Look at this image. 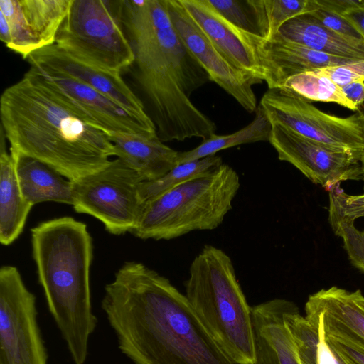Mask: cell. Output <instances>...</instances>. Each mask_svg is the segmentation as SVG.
<instances>
[{
  "label": "cell",
  "instance_id": "6da1fadb",
  "mask_svg": "<svg viewBox=\"0 0 364 364\" xmlns=\"http://www.w3.org/2000/svg\"><path fill=\"white\" fill-rule=\"evenodd\" d=\"M102 308L119 349L135 364H237L186 295L141 262L119 267L105 287Z\"/></svg>",
  "mask_w": 364,
  "mask_h": 364
},
{
  "label": "cell",
  "instance_id": "7a4b0ae2",
  "mask_svg": "<svg viewBox=\"0 0 364 364\" xmlns=\"http://www.w3.org/2000/svg\"><path fill=\"white\" fill-rule=\"evenodd\" d=\"M114 6L132 47L138 81L159 139L205 140L213 135L215 124L190 98L209 76L181 41L165 0H119Z\"/></svg>",
  "mask_w": 364,
  "mask_h": 364
},
{
  "label": "cell",
  "instance_id": "3957f363",
  "mask_svg": "<svg viewBox=\"0 0 364 364\" xmlns=\"http://www.w3.org/2000/svg\"><path fill=\"white\" fill-rule=\"evenodd\" d=\"M0 114L10 153L36 159L72 182L115 156L108 136L64 105L29 70L1 94Z\"/></svg>",
  "mask_w": 364,
  "mask_h": 364
},
{
  "label": "cell",
  "instance_id": "277c9868",
  "mask_svg": "<svg viewBox=\"0 0 364 364\" xmlns=\"http://www.w3.org/2000/svg\"><path fill=\"white\" fill-rule=\"evenodd\" d=\"M33 259L47 305L75 364H83L97 326L90 272L93 242L85 223L64 216L31 230Z\"/></svg>",
  "mask_w": 364,
  "mask_h": 364
},
{
  "label": "cell",
  "instance_id": "5b68a950",
  "mask_svg": "<svg viewBox=\"0 0 364 364\" xmlns=\"http://www.w3.org/2000/svg\"><path fill=\"white\" fill-rule=\"evenodd\" d=\"M184 286L195 313L228 355L237 364H252L251 306L230 257L221 249L205 245L193 259Z\"/></svg>",
  "mask_w": 364,
  "mask_h": 364
},
{
  "label": "cell",
  "instance_id": "8992f818",
  "mask_svg": "<svg viewBox=\"0 0 364 364\" xmlns=\"http://www.w3.org/2000/svg\"><path fill=\"white\" fill-rule=\"evenodd\" d=\"M240 187L239 175L223 164L144 203L132 233L141 240H170L220 225Z\"/></svg>",
  "mask_w": 364,
  "mask_h": 364
},
{
  "label": "cell",
  "instance_id": "52a82bcc",
  "mask_svg": "<svg viewBox=\"0 0 364 364\" xmlns=\"http://www.w3.org/2000/svg\"><path fill=\"white\" fill-rule=\"evenodd\" d=\"M55 44L74 57L121 73L134 53L119 22L114 1L73 0Z\"/></svg>",
  "mask_w": 364,
  "mask_h": 364
},
{
  "label": "cell",
  "instance_id": "ba28073f",
  "mask_svg": "<svg viewBox=\"0 0 364 364\" xmlns=\"http://www.w3.org/2000/svg\"><path fill=\"white\" fill-rule=\"evenodd\" d=\"M141 178L121 159L111 160L100 171L73 186V209L100 220L114 235L132 232L142 203L139 195Z\"/></svg>",
  "mask_w": 364,
  "mask_h": 364
},
{
  "label": "cell",
  "instance_id": "9c48e42d",
  "mask_svg": "<svg viewBox=\"0 0 364 364\" xmlns=\"http://www.w3.org/2000/svg\"><path fill=\"white\" fill-rule=\"evenodd\" d=\"M259 106L272 124H282L360 162L364 154V124L359 112L347 117L325 113L285 89H269Z\"/></svg>",
  "mask_w": 364,
  "mask_h": 364
},
{
  "label": "cell",
  "instance_id": "30bf717a",
  "mask_svg": "<svg viewBox=\"0 0 364 364\" xmlns=\"http://www.w3.org/2000/svg\"><path fill=\"white\" fill-rule=\"evenodd\" d=\"M37 322L36 296L18 269L0 268V364H47Z\"/></svg>",
  "mask_w": 364,
  "mask_h": 364
},
{
  "label": "cell",
  "instance_id": "8fae6325",
  "mask_svg": "<svg viewBox=\"0 0 364 364\" xmlns=\"http://www.w3.org/2000/svg\"><path fill=\"white\" fill-rule=\"evenodd\" d=\"M38 80L84 122L107 136L127 133L158 136L152 119L136 117L93 88L70 77L31 67Z\"/></svg>",
  "mask_w": 364,
  "mask_h": 364
},
{
  "label": "cell",
  "instance_id": "7c38bea8",
  "mask_svg": "<svg viewBox=\"0 0 364 364\" xmlns=\"http://www.w3.org/2000/svg\"><path fill=\"white\" fill-rule=\"evenodd\" d=\"M269 143L278 159L292 164L312 183L330 191L346 181L362 178L360 163L353 156L303 136L279 124H272Z\"/></svg>",
  "mask_w": 364,
  "mask_h": 364
},
{
  "label": "cell",
  "instance_id": "4fadbf2b",
  "mask_svg": "<svg viewBox=\"0 0 364 364\" xmlns=\"http://www.w3.org/2000/svg\"><path fill=\"white\" fill-rule=\"evenodd\" d=\"M172 24L181 41L209 76L246 111L257 108L252 86L262 82L234 66L213 45L178 0H165Z\"/></svg>",
  "mask_w": 364,
  "mask_h": 364
},
{
  "label": "cell",
  "instance_id": "5bb4252c",
  "mask_svg": "<svg viewBox=\"0 0 364 364\" xmlns=\"http://www.w3.org/2000/svg\"><path fill=\"white\" fill-rule=\"evenodd\" d=\"M73 0H0L9 30L7 48L23 59L53 45Z\"/></svg>",
  "mask_w": 364,
  "mask_h": 364
},
{
  "label": "cell",
  "instance_id": "9a60e30c",
  "mask_svg": "<svg viewBox=\"0 0 364 364\" xmlns=\"http://www.w3.org/2000/svg\"><path fill=\"white\" fill-rule=\"evenodd\" d=\"M26 60L31 67L70 77L105 95L132 114L144 119H152L146 112L141 100L127 85L120 73L84 62L55 43L33 52Z\"/></svg>",
  "mask_w": 364,
  "mask_h": 364
},
{
  "label": "cell",
  "instance_id": "2e32d148",
  "mask_svg": "<svg viewBox=\"0 0 364 364\" xmlns=\"http://www.w3.org/2000/svg\"><path fill=\"white\" fill-rule=\"evenodd\" d=\"M216 48L237 68L263 81L259 48L264 38L225 19L207 0H178Z\"/></svg>",
  "mask_w": 364,
  "mask_h": 364
},
{
  "label": "cell",
  "instance_id": "e0dca14e",
  "mask_svg": "<svg viewBox=\"0 0 364 364\" xmlns=\"http://www.w3.org/2000/svg\"><path fill=\"white\" fill-rule=\"evenodd\" d=\"M259 58L263 81L269 89L280 88L287 78L299 73L359 61L329 55L277 37L264 39Z\"/></svg>",
  "mask_w": 364,
  "mask_h": 364
},
{
  "label": "cell",
  "instance_id": "ac0fdd59",
  "mask_svg": "<svg viewBox=\"0 0 364 364\" xmlns=\"http://www.w3.org/2000/svg\"><path fill=\"white\" fill-rule=\"evenodd\" d=\"M291 303L274 299L251 306L255 353L252 364H301L284 317Z\"/></svg>",
  "mask_w": 364,
  "mask_h": 364
},
{
  "label": "cell",
  "instance_id": "d6986e66",
  "mask_svg": "<svg viewBox=\"0 0 364 364\" xmlns=\"http://www.w3.org/2000/svg\"><path fill=\"white\" fill-rule=\"evenodd\" d=\"M306 318L321 316L326 333H341L364 343V295L333 286L311 294L305 304Z\"/></svg>",
  "mask_w": 364,
  "mask_h": 364
},
{
  "label": "cell",
  "instance_id": "ffe728a7",
  "mask_svg": "<svg viewBox=\"0 0 364 364\" xmlns=\"http://www.w3.org/2000/svg\"><path fill=\"white\" fill-rule=\"evenodd\" d=\"M108 137L114 144L115 156L136 172L143 181L157 180L178 166L179 151L158 136L114 133Z\"/></svg>",
  "mask_w": 364,
  "mask_h": 364
},
{
  "label": "cell",
  "instance_id": "44dd1931",
  "mask_svg": "<svg viewBox=\"0 0 364 364\" xmlns=\"http://www.w3.org/2000/svg\"><path fill=\"white\" fill-rule=\"evenodd\" d=\"M274 37L334 57L364 60L363 39L336 33L323 26L309 14L288 21Z\"/></svg>",
  "mask_w": 364,
  "mask_h": 364
},
{
  "label": "cell",
  "instance_id": "7402d4cb",
  "mask_svg": "<svg viewBox=\"0 0 364 364\" xmlns=\"http://www.w3.org/2000/svg\"><path fill=\"white\" fill-rule=\"evenodd\" d=\"M22 194L31 205L55 202L73 205V182L46 164L30 156L10 153Z\"/></svg>",
  "mask_w": 364,
  "mask_h": 364
},
{
  "label": "cell",
  "instance_id": "603a6c76",
  "mask_svg": "<svg viewBox=\"0 0 364 364\" xmlns=\"http://www.w3.org/2000/svg\"><path fill=\"white\" fill-rule=\"evenodd\" d=\"M6 136L1 131L0 146V242L13 243L22 233L33 207L24 198L13 156L6 150Z\"/></svg>",
  "mask_w": 364,
  "mask_h": 364
},
{
  "label": "cell",
  "instance_id": "cb8c5ba5",
  "mask_svg": "<svg viewBox=\"0 0 364 364\" xmlns=\"http://www.w3.org/2000/svg\"><path fill=\"white\" fill-rule=\"evenodd\" d=\"M272 124L262 108L255 110L254 119L242 129L227 135L214 134L196 148L179 152L178 165L215 155L218 151L237 145L269 140Z\"/></svg>",
  "mask_w": 364,
  "mask_h": 364
},
{
  "label": "cell",
  "instance_id": "d4e9b609",
  "mask_svg": "<svg viewBox=\"0 0 364 364\" xmlns=\"http://www.w3.org/2000/svg\"><path fill=\"white\" fill-rule=\"evenodd\" d=\"M284 317L301 364H323L328 344L321 316L312 318L310 323L291 302Z\"/></svg>",
  "mask_w": 364,
  "mask_h": 364
},
{
  "label": "cell",
  "instance_id": "484cf974",
  "mask_svg": "<svg viewBox=\"0 0 364 364\" xmlns=\"http://www.w3.org/2000/svg\"><path fill=\"white\" fill-rule=\"evenodd\" d=\"M261 36L273 38L288 21L318 9L315 0H251Z\"/></svg>",
  "mask_w": 364,
  "mask_h": 364
},
{
  "label": "cell",
  "instance_id": "4316f807",
  "mask_svg": "<svg viewBox=\"0 0 364 364\" xmlns=\"http://www.w3.org/2000/svg\"><path fill=\"white\" fill-rule=\"evenodd\" d=\"M223 164L222 158L215 154L179 164L157 180L142 181L139 188L140 200L144 203L186 181L211 172Z\"/></svg>",
  "mask_w": 364,
  "mask_h": 364
},
{
  "label": "cell",
  "instance_id": "83f0119b",
  "mask_svg": "<svg viewBox=\"0 0 364 364\" xmlns=\"http://www.w3.org/2000/svg\"><path fill=\"white\" fill-rule=\"evenodd\" d=\"M280 89L289 90L306 100L333 102L358 111V108L346 97L340 86L315 71L299 73L287 78Z\"/></svg>",
  "mask_w": 364,
  "mask_h": 364
},
{
  "label": "cell",
  "instance_id": "f1b7e54d",
  "mask_svg": "<svg viewBox=\"0 0 364 364\" xmlns=\"http://www.w3.org/2000/svg\"><path fill=\"white\" fill-rule=\"evenodd\" d=\"M207 1L236 27L262 37L257 15L251 0H207Z\"/></svg>",
  "mask_w": 364,
  "mask_h": 364
},
{
  "label": "cell",
  "instance_id": "f546056e",
  "mask_svg": "<svg viewBox=\"0 0 364 364\" xmlns=\"http://www.w3.org/2000/svg\"><path fill=\"white\" fill-rule=\"evenodd\" d=\"M364 217V193L350 195L340 184L329 191V223L338 220H353Z\"/></svg>",
  "mask_w": 364,
  "mask_h": 364
},
{
  "label": "cell",
  "instance_id": "4dcf8cb0",
  "mask_svg": "<svg viewBox=\"0 0 364 364\" xmlns=\"http://www.w3.org/2000/svg\"><path fill=\"white\" fill-rule=\"evenodd\" d=\"M353 220H338L330 225L335 235L342 238L353 265L364 272V230H358Z\"/></svg>",
  "mask_w": 364,
  "mask_h": 364
},
{
  "label": "cell",
  "instance_id": "1f68e13d",
  "mask_svg": "<svg viewBox=\"0 0 364 364\" xmlns=\"http://www.w3.org/2000/svg\"><path fill=\"white\" fill-rule=\"evenodd\" d=\"M324 333L329 347L347 364H364L363 342L344 333H326L325 331Z\"/></svg>",
  "mask_w": 364,
  "mask_h": 364
},
{
  "label": "cell",
  "instance_id": "d6a6232c",
  "mask_svg": "<svg viewBox=\"0 0 364 364\" xmlns=\"http://www.w3.org/2000/svg\"><path fill=\"white\" fill-rule=\"evenodd\" d=\"M315 72L328 77L337 85L343 87L356 81L364 80V60L326 67Z\"/></svg>",
  "mask_w": 364,
  "mask_h": 364
},
{
  "label": "cell",
  "instance_id": "836d02e7",
  "mask_svg": "<svg viewBox=\"0 0 364 364\" xmlns=\"http://www.w3.org/2000/svg\"><path fill=\"white\" fill-rule=\"evenodd\" d=\"M309 14L323 26L336 33L363 39L353 26L343 16L319 8Z\"/></svg>",
  "mask_w": 364,
  "mask_h": 364
},
{
  "label": "cell",
  "instance_id": "e575fe53",
  "mask_svg": "<svg viewBox=\"0 0 364 364\" xmlns=\"http://www.w3.org/2000/svg\"><path fill=\"white\" fill-rule=\"evenodd\" d=\"M315 2L318 8L341 16L353 9L364 7V0H315Z\"/></svg>",
  "mask_w": 364,
  "mask_h": 364
},
{
  "label": "cell",
  "instance_id": "d590c367",
  "mask_svg": "<svg viewBox=\"0 0 364 364\" xmlns=\"http://www.w3.org/2000/svg\"><path fill=\"white\" fill-rule=\"evenodd\" d=\"M341 87L346 97L358 109L364 103V80L356 81Z\"/></svg>",
  "mask_w": 364,
  "mask_h": 364
},
{
  "label": "cell",
  "instance_id": "8d00e7d4",
  "mask_svg": "<svg viewBox=\"0 0 364 364\" xmlns=\"http://www.w3.org/2000/svg\"><path fill=\"white\" fill-rule=\"evenodd\" d=\"M343 16L353 26L364 40V7L353 9Z\"/></svg>",
  "mask_w": 364,
  "mask_h": 364
},
{
  "label": "cell",
  "instance_id": "74e56055",
  "mask_svg": "<svg viewBox=\"0 0 364 364\" xmlns=\"http://www.w3.org/2000/svg\"><path fill=\"white\" fill-rule=\"evenodd\" d=\"M357 112L360 114L363 121V124H364V103L358 107V109ZM360 163L361 171H362L361 180H363V191H364V154L362 156V159H361V161Z\"/></svg>",
  "mask_w": 364,
  "mask_h": 364
},
{
  "label": "cell",
  "instance_id": "f35d334b",
  "mask_svg": "<svg viewBox=\"0 0 364 364\" xmlns=\"http://www.w3.org/2000/svg\"><path fill=\"white\" fill-rule=\"evenodd\" d=\"M333 350V353L335 355V358H336V363L337 364H347L346 363V361L338 353H336L333 350Z\"/></svg>",
  "mask_w": 364,
  "mask_h": 364
}]
</instances>
